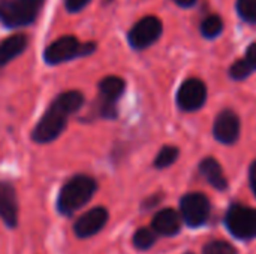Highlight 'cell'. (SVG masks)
<instances>
[{
	"label": "cell",
	"instance_id": "9c48e42d",
	"mask_svg": "<svg viewBox=\"0 0 256 254\" xmlns=\"http://www.w3.org/2000/svg\"><path fill=\"white\" fill-rule=\"evenodd\" d=\"M207 99V87L201 79L189 78L186 79L177 91V105L183 111L200 109Z\"/></svg>",
	"mask_w": 256,
	"mask_h": 254
},
{
	"label": "cell",
	"instance_id": "5b68a950",
	"mask_svg": "<svg viewBox=\"0 0 256 254\" xmlns=\"http://www.w3.org/2000/svg\"><path fill=\"white\" fill-rule=\"evenodd\" d=\"M126 84L120 76L111 75L105 76L99 84V102H98V112L102 118L114 120L118 115L117 111V102L124 93Z\"/></svg>",
	"mask_w": 256,
	"mask_h": 254
},
{
	"label": "cell",
	"instance_id": "d4e9b609",
	"mask_svg": "<svg viewBox=\"0 0 256 254\" xmlns=\"http://www.w3.org/2000/svg\"><path fill=\"white\" fill-rule=\"evenodd\" d=\"M174 1L182 7H190L196 3V0H174Z\"/></svg>",
	"mask_w": 256,
	"mask_h": 254
},
{
	"label": "cell",
	"instance_id": "7c38bea8",
	"mask_svg": "<svg viewBox=\"0 0 256 254\" xmlns=\"http://www.w3.org/2000/svg\"><path fill=\"white\" fill-rule=\"evenodd\" d=\"M0 219L9 229L16 228L18 202L15 189L9 183H0Z\"/></svg>",
	"mask_w": 256,
	"mask_h": 254
},
{
	"label": "cell",
	"instance_id": "44dd1931",
	"mask_svg": "<svg viewBox=\"0 0 256 254\" xmlns=\"http://www.w3.org/2000/svg\"><path fill=\"white\" fill-rule=\"evenodd\" d=\"M204 254H237V250L225 241H213L204 247Z\"/></svg>",
	"mask_w": 256,
	"mask_h": 254
},
{
	"label": "cell",
	"instance_id": "5bb4252c",
	"mask_svg": "<svg viewBox=\"0 0 256 254\" xmlns=\"http://www.w3.org/2000/svg\"><path fill=\"white\" fill-rule=\"evenodd\" d=\"M27 36L22 33L12 34L0 42V67L6 66L9 61L16 58L27 48Z\"/></svg>",
	"mask_w": 256,
	"mask_h": 254
},
{
	"label": "cell",
	"instance_id": "83f0119b",
	"mask_svg": "<svg viewBox=\"0 0 256 254\" xmlns=\"http://www.w3.org/2000/svg\"><path fill=\"white\" fill-rule=\"evenodd\" d=\"M186 254H194V253H186Z\"/></svg>",
	"mask_w": 256,
	"mask_h": 254
},
{
	"label": "cell",
	"instance_id": "484cf974",
	"mask_svg": "<svg viewBox=\"0 0 256 254\" xmlns=\"http://www.w3.org/2000/svg\"><path fill=\"white\" fill-rule=\"evenodd\" d=\"M159 199H160L159 196H153V198H152V199H148L144 205H146V207H154V204H158V202H159Z\"/></svg>",
	"mask_w": 256,
	"mask_h": 254
},
{
	"label": "cell",
	"instance_id": "7a4b0ae2",
	"mask_svg": "<svg viewBox=\"0 0 256 254\" xmlns=\"http://www.w3.org/2000/svg\"><path fill=\"white\" fill-rule=\"evenodd\" d=\"M98 183L88 175H75L69 178L58 192L57 210L62 216L70 217L82 208L96 193Z\"/></svg>",
	"mask_w": 256,
	"mask_h": 254
},
{
	"label": "cell",
	"instance_id": "4fadbf2b",
	"mask_svg": "<svg viewBox=\"0 0 256 254\" xmlns=\"http://www.w3.org/2000/svg\"><path fill=\"white\" fill-rule=\"evenodd\" d=\"M152 228L156 234L164 235V237H172L180 232L182 228V220L180 216L174 210H162L159 211L152 223Z\"/></svg>",
	"mask_w": 256,
	"mask_h": 254
},
{
	"label": "cell",
	"instance_id": "6da1fadb",
	"mask_svg": "<svg viewBox=\"0 0 256 254\" xmlns=\"http://www.w3.org/2000/svg\"><path fill=\"white\" fill-rule=\"evenodd\" d=\"M84 103V96L78 90L60 93L46 108L39 123L33 129V141L48 144L56 141L68 126V118L75 114Z\"/></svg>",
	"mask_w": 256,
	"mask_h": 254
},
{
	"label": "cell",
	"instance_id": "52a82bcc",
	"mask_svg": "<svg viewBox=\"0 0 256 254\" xmlns=\"http://www.w3.org/2000/svg\"><path fill=\"white\" fill-rule=\"evenodd\" d=\"M162 31H164L162 21L158 16L148 15L134 24V27L128 33V40L134 49L141 51L152 46L162 36Z\"/></svg>",
	"mask_w": 256,
	"mask_h": 254
},
{
	"label": "cell",
	"instance_id": "7402d4cb",
	"mask_svg": "<svg viewBox=\"0 0 256 254\" xmlns=\"http://www.w3.org/2000/svg\"><path fill=\"white\" fill-rule=\"evenodd\" d=\"M90 1H92V0H64V7H66L68 12L75 13V12L82 10Z\"/></svg>",
	"mask_w": 256,
	"mask_h": 254
},
{
	"label": "cell",
	"instance_id": "ac0fdd59",
	"mask_svg": "<svg viewBox=\"0 0 256 254\" xmlns=\"http://www.w3.org/2000/svg\"><path fill=\"white\" fill-rule=\"evenodd\" d=\"M178 157V148L174 145H165L154 159V166L158 169H165L171 166Z\"/></svg>",
	"mask_w": 256,
	"mask_h": 254
},
{
	"label": "cell",
	"instance_id": "2e32d148",
	"mask_svg": "<svg viewBox=\"0 0 256 254\" xmlns=\"http://www.w3.org/2000/svg\"><path fill=\"white\" fill-rule=\"evenodd\" d=\"M222 30H224V19L216 13L208 15L201 22V33L204 37H208V39L218 37L222 33Z\"/></svg>",
	"mask_w": 256,
	"mask_h": 254
},
{
	"label": "cell",
	"instance_id": "603a6c76",
	"mask_svg": "<svg viewBox=\"0 0 256 254\" xmlns=\"http://www.w3.org/2000/svg\"><path fill=\"white\" fill-rule=\"evenodd\" d=\"M246 63L252 67V70H256V42L250 43L249 48L246 49Z\"/></svg>",
	"mask_w": 256,
	"mask_h": 254
},
{
	"label": "cell",
	"instance_id": "e0dca14e",
	"mask_svg": "<svg viewBox=\"0 0 256 254\" xmlns=\"http://www.w3.org/2000/svg\"><path fill=\"white\" fill-rule=\"evenodd\" d=\"M156 243V232L148 228H141L134 235V246L138 250H148Z\"/></svg>",
	"mask_w": 256,
	"mask_h": 254
},
{
	"label": "cell",
	"instance_id": "ffe728a7",
	"mask_svg": "<svg viewBox=\"0 0 256 254\" xmlns=\"http://www.w3.org/2000/svg\"><path fill=\"white\" fill-rule=\"evenodd\" d=\"M252 72H254V70H252V67L246 63V60H244V58L237 60V61L231 66V69H230V75H231V78H232V79H237V81L246 79Z\"/></svg>",
	"mask_w": 256,
	"mask_h": 254
},
{
	"label": "cell",
	"instance_id": "cb8c5ba5",
	"mask_svg": "<svg viewBox=\"0 0 256 254\" xmlns=\"http://www.w3.org/2000/svg\"><path fill=\"white\" fill-rule=\"evenodd\" d=\"M249 180H250V187L254 190L256 196V162H254L250 165V169H249Z\"/></svg>",
	"mask_w": 256,
	"mask_h": 254
},
{
	"label": "cell",
	"instance_id": "3957f363",
	"mask_svg": "<svg viewBox=\"0 0 256 254\" xmlns=\"http://www.w3.org/2000/svg\"><path fill=\"white\" fill-rule=\"evenodd\" d=\"M98 49L96 42H80L75 36H62L50 43L44 51V60L50 66L62 64L80 57L92 55Z\"/></svg>",
	"mask_w": 256,
	"mask_h": 254
},
{
	"label": "cell",
	"instance_id": "d6986e66",
	"mask_svg": "<svg viewBox=\"0 0 256 254\" xmlns=\"http://www.w3.org/2000/svg\"><path fill=\"white\" fill-rule=\"evenodd\" d=\"M236 7L244 21L256 24V0H237Z\"/></svg>",
	"mask_w": 256,
	"mask_h": 254
},
{
	"label": "cell",
	"instance_id": "277c9868",
	"mask_svg": "<svg viewBox=\"0 0 256 254\" xmlns=\"http://www.w3.org/2000/svg\"><path fill=\"white\" fill-rule=\"evenodd\" d=\"M42 6L44 0H4L0 3V22L8 28L30 25Z\"/></svg>",
	"mask_w": 256,
	"mask_h": 254
},
{
	"label": "cell",
	"instance_id": "8992f818",
	"mask_svg": "<svg viewBox=\"0 0 256 254\" xmlns=\"http://www.w3.org/2000/svg\"><path fill=\"white\" fill-rule=\"evenodd\" d=\"M228 231L238 240L256 238V210L244 205H232L225 219Z\"/></svg>",
	"mask_w": 256,
	"mask_h": 254
},
{
	"label": "cell",
	"instance_id": "9a60e30c",
	"mask_svg": "<svg viewBox=\"0 0 256 254\" xmlns=\"http://www.w3.org/2000/svg\"><path fill=\"white\" fill-rule=\"evenodd\" d=\"M200 171L202 174V177L208 181V184H212L214 189L218 190H225L228 187L226 178L224 175V171L220 168V165L218 163V160H214L213 157H207L200 163Z\"/></svg>",
	"mask_w": 256,
	"mask_h": 254
},
{
	"label": "cell",
	"instance_id": "30bf717a",
	"mask_svg": "<svg viewBox=\"0 0 256 254\" xmlns=\"http://www.w3.org/2000/svg\"><path fill=\"white\" fill-rule=\"evenodd\" d=\"M108 219H110L108 211L104 207H96L76 219L74 225V232L78 238H82V240L94 237L104 229Z\"/></svg>",
	"mask_w": 256,
	"mask_h": 254
},
{
	"label": "cell",
	"instance_id": "8fae6325",
	"mask_svg": "<svg viewBox=\"0 0 256 254\" xmlns=\"http://www.w3.org/2000/svg\"><path fill=\"white\" fill-rule=\"evenodd\" d=\"M214 138L226 145H232L237 139H238V133H240V120L238 115L231 111V109H225L222 111L214 121Z\"/></svg>",
	"mask_w": 256,
	"mask_h": 254
},
{
	"label": "cell",
	"instance_id": "4316f807",
	"mask_svg": "<svg viewBox=\"0 0 256 254\" xmlns=\"http://www.w3.org/2000/svg\"><path fill=\"white\" fill-rule=\"evenodd\" d=\"M2 1H4V0H0V3H2Z\"/></svg>",
	"mask_w": 256,
	"mask_h": 254
},
{
	"label": "cell",
	"instance_id": "ba28073f",
	"mask_svg": "<svg viewBox=\"0 0 256 254\" xmlns=\"http://www.w3.org/2000/svg\"><path fill=\"white\" fill-rule=\"evenodd\" d=\"M180 208L183 220L190 228H198L204 225L210 214V202L202 193L186 195L180 202Z\"/></svg>",
	"mask_w": 256,
	"mask_h": 254
}]
</instances>
